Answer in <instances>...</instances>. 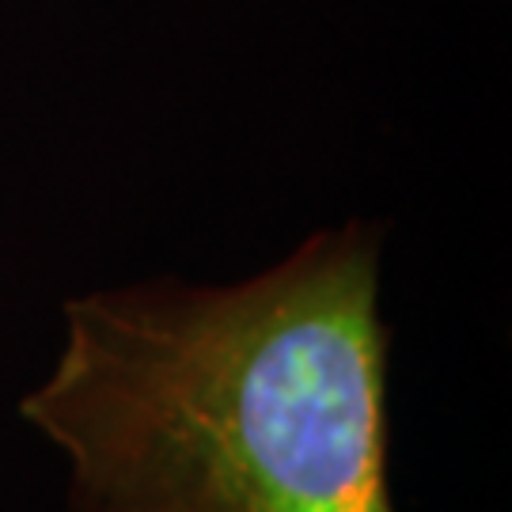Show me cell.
I'll use <instances>...</instances> for the list:
<instances>
[{
	"label": "cell",
	"instance_id": "1",
	"mask_svg": "<svg viewBox=\"0 0 512 512\" xmlns=\"http://www.w3.org/2000/svg\"><path fill=\"white\" fill-rule=\"evenodd\" d=\"M384 228L349 220L232 285L76 296L19 414L73 512H395Z\"/></svg>",
	"mask_w": 512,
	"mask_h": 512
}]
</instances>
